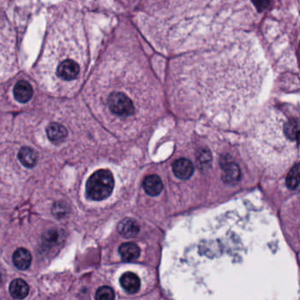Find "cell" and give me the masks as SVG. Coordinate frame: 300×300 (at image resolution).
<instances>
[{
  "label": "cell",
  "instance_id": "1",
  "mask_svg": "<svg viewBox=\"0 0 300 300\" xmlns=\"http://www.w3.org/2000/svg\"><path fill=\"white\" fill-rule=\"evenodd\" d=\"M79 32L61 26L49 37L41 66L50 79L48 82L71 86L82 79L86 64L85 41L78 38Z\"/></svg>",
  "mask_w": 300,
  "mask_h": 300
},
{
  "label": "cell",
  "instance_id": "2",
  "mask_svg": "<svg viewBox=\"0 0 300 300\" xmlns=\"http://www.w3.org/2000/svg\"><path fill=\"white\" fill-rule=\"evenodd\" d=\"M114 186L115 181L111 172L101 169L93 173L87 180L86 195L93 201H103L112 194Z\"/></svg>",
  "mask_w": 300,
  "mask_h": 300
},
{
  "label": "cell",
  "instance_id": "3",
  "mask_svg": "<svg viewBox=\"0 0 300 300\" xmlns=\"http://www.w3.org/2000/svg\"><path fill=\"white\" fill-rule=\"evenodd\" d=\"M107 104L109 110L116 116L128 117L134 115L135 106L127 92L120 89L113 90L107 96Z\"/></svg>",
  "mask_w": 300,
  "mask_h": 300
},
{
  "label": "cell",
  "instance_id": "4",
  "mask_svg": "<svg viewBox=\"0 0 300 300\" xmlns=\"http://www.w3.org/2000/svg\"><path fill=\"white\" fill-rule=\"evenodd\" d=\"M173 172L177 178L188 180L194 173V165L187 158H179L173 164Z\"/></svg>",
  "mask_w": 300,
  "mask_h": 300
},
{
  "label": "cell",
  "instance_id": "5",
  "mask_svg": "<svg viewBox=\"0 0 300 300\" xmlns=\"http://www.w3.org/2000/svg\"><path fill=\"white\" fill-rule=\"evenodd\" d=\"M34 94V90L29 83L25 80L17 82L13 88V95L17 102L26 103L31 99Z\"/></svg>",
  "mask_w": 300,
  "mask_h": 300
},
{
  "label": "cell",
  "instance_id": "6",
  "mask_svg": "<svg viewBox=\"0 0 300 300\" xmlns=\"http://www.w3.org/2000/svg\"><path fill=\"white\" fill-rule=\"evenodd\" d=\"M120 284L122 287L129 294H135L140 289V279L139 277L132 272H126L122 275L120 278Z\"/></svg>",
  "mask_w": 300,
  "mask_h": 300
},
{
  "label": "cell",
  "instance_id": "7",
  "mask_svg": "<svg viewBox=\"0 0 300 300\" xmlns=\"http://www.w3.org/2000/svg\"><path fill=\"white\" fill-rule=\"evenodd\" d=\"M143 187L145 191L148 195L156 196L161 193L163 190V183L161 179L158 175H149L143 182Z\"/></svg>",
  "mask_w": 300,
  "mask_h": 300
},
{
  "label": "cell",
  "instance_id": "8",
  "mask_svg": "<svg viewBox=\"0 0 300 300\" xmlns=\"http://www.w3.org/2000/svg\"><path fill=\"white\" fill-rule=\"evenodd\" d=\"M13 261L14 266L20 271H25L28 269L32 262V255L26 248H18L13 255Z\"/></svg>",
  "mask_w": 300,
  "mask_h": 300
},
{
  "label": "cell",
  "instance_id": "9",
  "mask_svg": "<svg viewBox=\"0 0 300 300\" xmlns=\"http://www.w3.org/2000/svg\"><path fill=\"white\" fill-rule=\"evenodd\" d=\"M67 135H68V132H67L65 127L60 123L52 122L47 128V136L50 141L54 144H59V143L63 142V140L66 139Z\"/></svg>",
  "mask_w": 300,
  "mask_h": 300
},
{
  "label": "cell",
  "instance_id": "10",
  "mask_svg": "<svg viewBox=\"0 0 300 300\" xmlns=\"http://www.w3.org/2000/svg\"><path fill=\"white\" fill-rule=\"evenodd\" d=\"M223 169H224V174L222 178L224 182L235 184L240 181L241 176V169L236 163L228 162L223 166Z\"/></svg>",
  "mask_w": 300,
  "mask_h": 300
},
{
  "label": "cell",
  "instance_id": "11",
  "mask_svg": "<svg viewBox=\"0 0 300 300\" xmlns=\"http://www.w3.org/2000/svg\"><path fill=\"white\" fill-rule=\"evenodd\" d=\"M140 231L139 224L131 218H125L118 224V231L120 235L125 238L135 237Z\"/></svg>",
  "mask_w": 300,
  "mask_h": 300
},
{
  "label": "cell",
  "instance_id": "12",
  "mask_svg": "<svg viewBox=\"0 0 300 300\" xmlns=\"http://www.w3.org/2000/svg\"><path fill=\"white\" fill-rule=\"evenodd\" d=\"M119 253L124 261H133L137 260L140 255V248L133 242L123 243L119 248Z\"/></svg>",
  "mask_w": 300,
  "mask_h": 300
},
{
  "label": "cell",
  "instance_id": "13",
  "mask_svg": "<svg viewBox=\"0 0 300 300\" xmlns=\"http://www.w3.org/2000/svg\"><path fill=\"white\" fill-rule=\"evenodd\" d=\"M9 292L11 296L16 299H22L27 296L29 288L25 281L22 279H14L9 285Z\"/></svg>",
  "mask_w": 300,
  "mask_h": 300
},
{
  "label": "cell",
  "instance_id": "14",
  "mask_svg": "<svg viewBox=\"0 0 300 300\" xmlns=\"http://www.w3.org/2000/svg\"><path fill=\"white\" fill-rule=\"evenodd\" d=\"M18 158L24 166L32 169L37 165L38 155H37V152L34 151L33 149L29 148V147H23V148L20 149L19 154H18Z\"/></svg>",
  "mask_w": 300,
  "mask_h": 300
},
{
  "label": "cell",
  "instance_id": "15",
  "mask_svg": "<svg viewBox=\"0 0 300 300\" xmlns=\"http://www.w3.org/2000/svg\"><path fill=\"white\" fill-rule=\"evenodd\" d=\"M285 133L288 138L300 144V124L297 120H290L285 125Z\"/></svg>",
  "mask_w": 300,
  "mask_h": 300
},
{
  "label": "cell",
  "instance_id": "16",
  "mask_svg": "<svg viewBox=\"0 0 300 300\" xmlns=\"http://www.w3.org/2000/svg\"><path fill=\"white\" fill-rule=\"evenodd\" d=\"M300 182V164L294 165L290 169L286 178V185L289 189H295Z\"/></svg>",
  "mask_w": 300,
  "mask_h": 300
},
{
  "label": "cell",
  "instance_id": "17",
  "mask_svg": "<svg viewBox=\"0 0 300 300\" xmlns=\"http://www.w3.org/2000/svg\"><path fill=\"white\" fill-rule=\"evenodd\" d=\"M95 298L99 300H113L115 298L114 290L109 286L99 288L96 291Z\"/></svg>",
  "mask_w": 300,
  "mask_h": 300
},
{
  "label": "cell",
  "instance_id": "18",
  "mask_svg": "<svg viewBox=\"0 0 300 300\" xmlns=\"http://www.w3.org/2000/svg\"><path fill=\"white\" fill-rule=\"evenodd\" d=\"M252 2L259 12H263L270 7V0H252Z\"/></svg>",
  "mask_w": 300,
  "mask_h": 300
},
{
  "label": "cell",
  "instance_id": "19",
  "mask_svg": "<svg viewBox=\"0 0 300 300\" xmlns=\"http://www.w3.org/2000/svg\"><path fill=\"white\" fill-rule=\"evenodd\" d=\"M64 211H65V208L63 207V205H55V207H54V214L56 215V217H59V215H62V217H63V215H64Z\"/></svg>",
  "mask_w": 300,
  "mask_h": 300
}]
</instances>
